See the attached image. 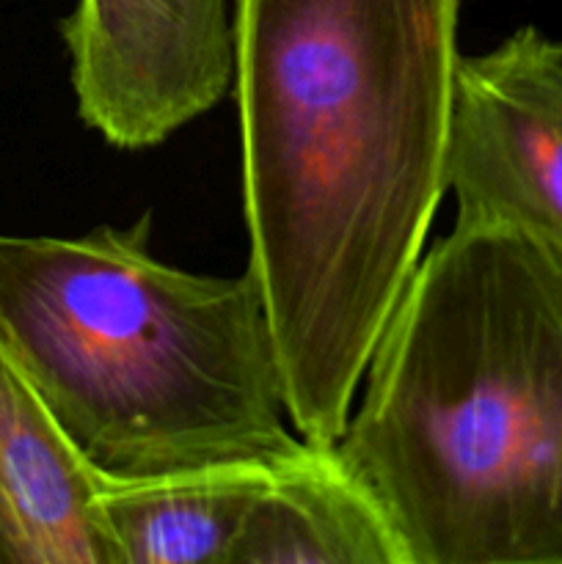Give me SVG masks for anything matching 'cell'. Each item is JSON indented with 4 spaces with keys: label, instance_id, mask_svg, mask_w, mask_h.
<instances>
[{
    "label": "cell",
    "instance_id": "6da1fadb",
    "mask_svg": "<svg viewBox=\"0 0 562 564\" xmlns=\"http://www.w3.org/2000/svg\"><path fill=\"white\" fill-rule=\"evenodd\" d=\"M461 0H237L248 270L287 413L314 446L350 419L446 193Z\"/></svg>",
    "mask_w": 562,
    "mask_h": 564
},
{
    "label": "cell",
    "instance_id": "7a4b0ae2",
    "mask_svg": "<svg viewBox=\"0 0 562 564\" xmlns=\"http://www.w3.org/2000/svg\"><path fill=\"white\" fill-rule=\"evenodd\" d=\"M364 375L334 452L408 564H562V231L457 215Z\"/></svg>",
    "mask_w": 562,
    "mask_h": 564
},
{
    "label": "cell",
    "instance_id": "3957f363",
    "mask_svg": "<svg viewBox=\"0 0 562 564\" xmlns=\"http://www.w3.org/2000/svg\"><path fill=\"white\" fill-rule=\"evenodd\" d=\"M0 330L102 477L270 463L303 441L284 424V375L253 273L160 262L152 213L77 237L0 235Z\"/></svg>",
    "mask_w": 562,
    "mask_h": 564
},
{
    "label": "cell",
    "instance_id": "277c9868",
    "mask_svg": "<svg viewBox=\"0 0 562 564\" xmlns=\"http://www.w3.org/2000/svg\"><path fill=\"white\" fill-rule=\"evenodd\" d=\"M61 36L77 116L130 152L213 110L235 75L226 0H77Z\"/></svg>",
    "mask_w": 562,
    "mask_h": 564
},
{
    "label": "cell",
    "instance_id": "5b68a950",
    "mask_svg": "<svg viewBox=\"0 0 562 564\" xmlns=\"http://www.w3.org/2000/svg\"><path fill=\"white\" fill-rule=\"evenodd\" d=\"M446 193L463 218L562 231V39L523 25L488 53L461 55Z\"/></svg>",
    "mask_w": 562,
    "mask_h": 564
},
{
    "label": "cell",
    "instance_id": "8992f818",
    "mask_svg": "<svg viewBox=\"0 0 562 564\" xmlns=\"http://www.w3.org/2000/svg\"><path fill=\"white\" fill-rule=\"evenodd\" d=\"M99 479L0 330V564H114Z\"/></svg>",
    "mask_w": 562,
    "mask_h": 564
},
{
    "label": "cell",
    "instance_id": "52a82bcc",
    "mask_svg": "<svg viewBox=\"0 0 562 564\" xmlns=\"http://www.w3.org/2000/svg\"><path fill=\"white\" fill-rule=\"evenodd\" d=\"M229 564H408L367 485L334 446L301 441L270 463Z\"/></svg>",
    "mask_w": 562,
    "mask_h": 564
},
{
    "label": "cell",
    "instance_id": "ba28073f",
    "mask_svg": "<svg viewBox=\"0 0 562 564\" xmlns=\"http://www.w3.org/2000/svg\"><path fill=\"white\" fill-rule=\"evenodd\" d=\"M270 463L224 460L152 477H102L97 516L114 564H229Z\"/></svg>",
    "mask_w": 562,
    "mask_h": 564
}]
</instances>
